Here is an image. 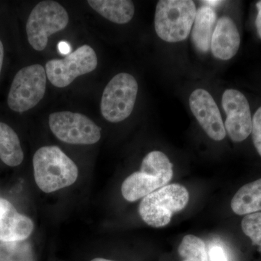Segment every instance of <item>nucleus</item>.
<instances>
[{
    "instance_id": "8",
    "label": "nucleus",
    "mask_w": 261,
    "mask_h": 261,
    "mask_svg": "<svg viewBox=\"0 0 261 261\" xmlns=\"http://www.w3.org/2000/svg\"><path fill=\"white\" fill-rule=\"evenodd\" d=\"M49 126L58 140L70 145H94L101 138L100 127L81 113L70 111L51 113Z\"/></svg>"
},
{
    "instance_id": "26",
    "label": "nucleus",
    "mask_w": 261,
    "mask_h": 261,
    "mask_svg": "<svg viewBox=\"0 0 261 261\" xmlns=\"http://www.w3.org/2000/svg\"><path fill=\"white\" fill-rule=\"evenodd\" d=\"M202 3L204 4L209 5V6L216 7L224 3V2L219 1V0H207V1H202Z\"/></svg>"
},
{
    "instance_id": "23",
    "label": "nucleus",
    "mask_w": 261,
    "mask_h": 261,
    "mask_svg": "<svg viewBox=\"0 0 261 261\" xmlns=\"http://www.w3.org/2000/svg\"><path fill=\"white\" fill-rule=\"evenodd\" d=\"M256 8L257 15L255 20V25H256L257 34L261 39V0L256 3Z\"/></svg>"
},
{
    "instance_id": "1",
    "label": "nucleus",
    "mask_w": 261,
    "mask_h": 261,
    "mask_svg": "<svg viewBox=\"0 0 261 261\" xmlns=\"http://www.w3.org/2000/svg\"><path fill=\"white\" fill-rule=\"evenodd\" d=\"M34 179L45 193L71 186L79 176L75 163L57 146L38 149L33 158Z\"/></svg>"
},
{
    "instance_id": "9",
    "label": "nucleus",
    "mask_w": 261,
    "mask_h": 261,
    "mask_svg": "<svg viewBox=\"0 0 261 261\" xmlns=\"http://www.w3.org/2000/svg\"><path fill=\"white\" fill-rule=\"evenodd\" d=\"M97 64V56L93 48L84 44L63 59L48 61L46 63V74L53 86L64 88L77 77L93 71Z\"/></svg>"
},
{
    "instance_id": "27",
    "label": "nucleus",
    "mask_w": 261,
    "mask_h": 261,
    "mask_svg": "<svg viewBox=\"0 0 261 261\" xmlns=\"http://www.w3.org/2000/svg\"><path fill=\"white\" fill-rule=\"evenodd\" d=\"M91 261H113L111 260H108V259L102 258V257H97V258L92 259Z\"/></svg>"
},
{
    "instance_id": "6",
    "label": "nucleus",
    "mask_w": 261,
    "mask_h": 261,
    "mask_svg": "<svg viewBox=\"0 0 261 261\" xmlns=\"http://www.w3.org/2000/svg\"><path fill=\"white\" fill-rule=\"evenodd\" d=\"M47 74L42 65L24 67L15 74L8 97L12 111L24 113L37 106L44 97L47 87Z\"/></svg>"
},
{
    "instance_id": "4",
    "label": "nucleus",
    "mask_w": 261,
    "mask_h": 261,
    "mask_svg": "<svg viewBox=\"0 0 261 261\" xmlns=\"http://www.w3.org/2000/svg\"><path fill=\"white\" fill-rule=\"evenodd\" d=\"M190 200L186 188L178 184L168 185L146 196L141 201L139 213L149 226L163 227L173 215L185 208Z\"/></svg>"
},
{
    "instance_id": "25",
    "label": "nucleus",
    "mask_w": 261,
    "mask_h": 261,
    "mask_svg": "<svg viewBox=\"0 0 261 261\" xmlns=\"http://www.w3.org/2000/svg\"><path fill=\"white\" fill-rule=\"evenodd\" d=\"M59 49L60 51H61V53L67 54V53H68V51H70V47L67 43L61 42L59 44Z\"/></svg>"
},
{
    "instance_id": "19",
    "label": "nucleus",
    "mask_w": 261,
    "mask_h": 261,
    "mask_svg": "<svg viewBox=\"0 0 261 261\" xmlns=\"http://www.w3.org/2000/svg\"><path fill=\"white\" fill-rule=\"evenodd\" d=\"M182 261H209L203 240L195 235H187L178 249Z\"/></svg>"
},
{
    "instance_id": "20",
    "label": "nucleus",
    "mask_w": 261,
    "mask_h": 261,
    "mask_svg": "<svg viewBox=\"0 0 261 261\" xmlns=\"http://www.w3.org/2000/svg\"><path fill=\"white\" fill-rule=\"evenodd\" d=\"M242 228L254 245L261 246V213L247 215L242 221Z\"/></svg>"
},
{
    "instance_id": "13",
    "label": "nucleus",
    "mask_w": 261,
    "mask_h": 261,
    "mask_svg": "<svg viewBox=\"0 0 261 261\" xmlns=\"http://www.w3.org/2000/svg\"><path fill=\"white\" fill-rule=\"evenodd\" d=\"M240 35L236 24L228 16L218 20L211 39V49L215 58L228 61L238 53Z\"/></svg>"
},
{
    "instance_id": "3",
    "label": "nucleus",
    "mask_w": 261,
    "mask_h": 261,
    "mask_svg": "<svg viewBox=\"0 0 261 261\" xmlns=\"http://www.w3.org/2000/svg\"><path fill=\"white\" fill-rule=\"evenodd\" d=\"M196 6L191 0H161L156 6L154 29L165 42H181L188 37L195 21Z\"/></svg>"
},
{
    "instance_id": "14",
    "label": "nucleus",
    "mask_w": 261,
    "mask_h": 261,
    "mask_svg": "<svg viewBox=\"0 0 261 261\" xmlns=\"http://www.w3.org/2000/svg\"><path fill=\"white\" fill-rule=\"evenodd\" d=\"M216 19V12L209 6L201 7L196 13L192 25V40L196 48L202 53H207L211 49Z\"/></svg>"
},
{
    "instance_id": "15",
    "label": "nucleus",
    "mask_w": 261,
    "mask_h": 261,
    "mask_svg": "<svg viewBox=\"0 0 261 261\" xmlns=\"http://www.w3.org/2000/svg\"><path fill=\"white\" fill-rule=\"evenodd\" d=\"M87 3L99 15L117 24L128 23L135 15V5L129 0H89Z\"/></svg>"
},
{
    "instance_id": "10",
    "label": "nucleus",
    "mask_w": 261,
    "mask_h": 261,
    "mask_svg": "<svg viewBox=\"0 0 261 261\" xmlns=\"http://www.w3.org/2000/svg\"><path fill=\"white\" fill-rule=\"evenodd\" d=\"M222 106L226 115L225 129L231 140L241 142L252 132V119L247 98L236 89H226L222 96Z\"/></svg>"
},
{
    "instance_id": "5",
    "label": "nucleus",
    "mask_w": 261,
    "mask_h": 261,
    "mask_svg": "<svg viewBox=\"0 0 261 261\" xmlns=\"http://www.w3.org/2000/svg\"><path fill=\"white\" fill-rule=\"evenodd\" d=\"M69 22L68 12L57 2H40L31 12L27 23V34L30 45L35 50L47 47L53 34L66 28Z\"/></svg>"
},
{
    "instance_id": "12",
    "label": "nucleus",
    "mask_w": 261,
    "mask_h": 261,
    "mask_svg": "<svg viewBox=\"0 0 261 261\" xmlns=\"http://www.w3.org/2000/svg\"><path fill=\"white\" fill-rule=\"evenodd\" d=\"M34 227L30 218L19 214L9 201L0 198V243L27 240Z\"/></svg>"
},
{
    "instance_id": "7",
    "label": "nucleus",
    "mask_w": 261,
    "mask_h": 261,
    "mask_svg": "<svg viewBox=\"0 0 261 261\" xmlns=\"http://www.w3.org/2000/svg\"><path fill=\"white\" fill-rule=\"evenodd\" d=\"M138 93V84L133 75L118 73L110 81L101 99V113L111 123L124 121L132 114Z\"/></svg>"
},
{
    "instance_id": "24",
    "label": "nucleus",
    "mask_w": 261,
    "mask_h": 261,
    "mask_svg": "<svg viewBox=\"0 0 261 261\" xmlns=\"http://www.w3.org/2000/svg\"><path fill=\"white\" fill-rule=\"evenodd\" d=\"M3 61H4V46L3 42L0 40V73H1L2 68H3Z\"/></svg>"
},
{
    "instance_id": "17",
    "label": "nucleus",
    "mask_w": 261,
    "mask_h": 261,
    "mask_svg": "<svg viewBox=\"0 0 261 261\" xmlns=\"http://www.w3.org/2000/svg\"><path fill=\"white\" fill-rule=\"evenodd\" d=\"M24 154L18 135L10 126L0 122V159L11 167L23 162Z\"/></svg>"
},
{
    "instance_id": "2",
    "label": "nucleus",
    "mask_w": 261,
    "mask_h": 261,
    "mask_svg": "<svg viewBox=\"0 0 261 261\" xmlns=\"http://www.w3.org/2000/svg\"><path fill=\"white\" fill-rule=\"evenodd\" d=\"M173 176V165L167 156L160 151H152L142 161L140 171L123 182L122 195L128 202H135L168 185Z\"/></svg>"
},
{
    "instance_id": "22",
    "label": "nucleus",
    "mask_w": 261,
    "mask_h": 261,
    "mask_svg": "<svg viewBox=\"0 0 261 261\" xmlns=\"http://www.w3.org/2000/svg\"><path fill=\"white\" fill-rule=\"evenodd\" d=\"M209 261H228L224 249L220 245H214L209 250Z\"/></svg>"
},
{
    "instance_id": "16",
    "label": "nucleus",
    "mask_w": 261,
    "mask_h": 261,
    "mask_svg": "<svg viewBox=\"0 0 261 261\" xmlns=\"http://www.w3.org/2000/svg\"><path fill=\"white\" fill-rule=\"evenodd\" d=\"M234 214L248 215L261 211V178L242 187L231 200Z\"/></svg>"
},
{
    "instance_id": "18",
    "label": "nucleus",
    "mask_w": 261,
    "mask_h": 261,
    "mask_svg": "<svg viewBox=\"0 0 261 261\" xmlns=\"http://www.w3.org/2000/svg\"><path fill=\"white\" fill-rule=\"evenodd\" d=\"M0 261H34L32 245L27 240L0 243Z\"/></svg>"
},
{
    "instance_id": "21",
    "label": "nucleus",
    "mask_w": 261,
    "mask_h": 261,
    "mask_svg": "<svg viewBox=\"0 0 261 261\" xmlns=\"http://www.w3.org/2000/svg\"><path fill=\"white\" fill-rule=\"evenodd\" d=\"M251 133L254 145L261 156V107L257 109L252 118Z\"/></svg>"
},
{
    "instance_id": "11",
    "label": "nucleus",
    "mask_w": 261,
    "mask_h": 261,
    "mask_svg": "<svg viewBox=\"0 0 261 261\" xmlns=\"http://www.w3.org/2000/svg\"><path fill=\"white\" fill-rule=\"evenodd\" d=\"M190 107L196 119L207 135L215 141L226 137V129L219 107L205 89H196L190 97Z\"/></svg>"
}]
</instances>
